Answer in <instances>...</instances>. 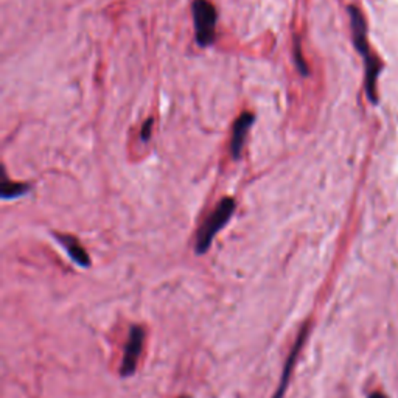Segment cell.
<instances>
[{
	"label": "cell",
	"mask_w": 398,
	"mask_h": 398,
	"mask_svg": "<svg viewBox=\"0 0 398 398\" xmlns=\"http://www.w3.org/2000/svg\"><path fill=\"white\" fill-rule=\"evenodd\" d=\"M182 398H189V397H182Z\"/></svg>",
	"instance_id": "cell-12"
},
{
	"label": "cell",
	"mask_w": 398,
	"mask_h": 398,
	"mask_svg": "<svg viewBox=\"0 0 398 398\" xmlns=\"http://www.w3.org/2000/svg\"><path fill=\"white\" fill-rule=\"evenodd\" d=\"M372 398H384V397H381V395H373Z\"/></svg>",
	"instance_id": "cell-11"
},
{
	"label": "cell",
	"mask_w": 398,
	"mask_h": 398,
	"mask_svg": "<svg viewBox=\"0 0 398 398\" xmlns=\"http://www.w3.org/2000/svg\"><path fill=\"white\" fill-rule=\"evenodd\" d=\"M254 122H255V117L252 114H249V112H245V114H241L235 120L234 131H232V140H230V153H232L234 159L241 158V151H243V148H245L247 133L254 124Z\"/></svg>",
	"instance_id": "cell-5"
},
{
	"label": "cell",
	"mask_w": 398,
	"mask_h": 398,
	"mask_svg": "<svg viewBox=\"0 0 398 398\" xmlns=\"http://www.w3.org/2000/svg\"><path fill=\"white\" fill-rule=\"evenodd\" d=\"M56 240H58L59 245L66 249V252L68 254V257L73 260V263H77L81 267L91 266L89 254L84 251V247L79 245V241L77 238L68 235H56Z\"/></svg>",
	"instance_id": "cell-7"
},
{
	"label": "cell",
	"mask_w": 398,
	"mask_h": 398,
	"mask_svg": "<svg viewBox=\"0 0 398 398\" xmlns=\"http://www.w3.org/2000/svg\"><path fill=\"white\" fill-rule=\"evenodd\" d=\"M143 341H145V332H143L142 327L134 325L131 328L126 345H124L122 369H120V373L123 377H129L135 372L137 364H139V358L142 354Z\"/></svg>",
	"instance_id": "cell-3"
},
{
	"label": "cell",
	"mask_w": 398,
	"mask_h": 398,
	"mask_svg": "<svg viewBox=\"0 0 398 398\" xmlns=\"http://www.w3.org/2000/svg\"><path fill=\"white\" fill-rule=\"evenodd\" d=\"M30 191L28 184L22 182H11V180L5 179L2 182V189H0V195L5 201H10V199H17L23 195H27Z\"/></svg>",
	"instance_id": "cell-8"
},
{
	"label": "cell",
	"mask_w": 398,
	"mask_h": 398,
	"mask_svg": "<svg viewBox=\"0 0 398 398\" xmlns=\"http://www.w3.org/2000/svg\"><path fill=\"white\" fill-rule=\"evenodd\" d=\"M235 207L236 204L232 198H224L218 202L215 210L211 211L207 216V220L202 222V226L198 230L196 246H195L198 255H204L209 251L218 232H220V230L229 222L230 218H232Z\"/></svg>",
	"instance_id": "cell-1"
},
{
	"label": "cell",
	"mask_w": 398,
	"mask_h": 398,
	"mask_svg": "<svg viewBox=\"0 0 398 398\" xmlns=\"http://www.w3.org/2000/svg\"><path fill=\"white\" fill-rule=\"evenodd\" d=\"M292 55H294V62H296V67H297L298 73H301L302 77H308L310 72H308L307 62H305L303 56H302V52H301V42L297 41V37L294 39V52H292Z\"/></svg>",
	"instance_id": "cell-9"
},
{
	"label": "cell",
	"mask_w": 398,
	"mask_h": 398,
	"mask_svg": "<svg viewBox=\"0 0 398 398\" xmlns=\"http://www.w3.org/2000/svg\"><path fill=\"white\" fill-rule=\"evenodd\" d=\"M350 16H352V28H353V37H354V44L361 53L364 55L366 59V66H367V91H369V95L372 97L375 91H373V84H375V77L377 72L372 68L370 59H369V46H367L366 41V27L363 22V17H361L359 11L357 8H350Z\"/></svg>",
	"instance_id": "cell-4"
},
{
	"label": "cell",
	"mask_w": 398,
	"mask_h": 398,
	"mask_svg": "<svg viewBox=\"0 0 398 398\" xmlns=\"http://www.w3.org/2000/svg\"><path fill=\"white\" fill-rule=\"evenodd\" d=\"M307 333H308V327L305 325V327L302 328V332L298 333V338H297V341H296L294 347L291 348L290 357H288V359H286V364H285V369H283L282 379H280L278 389H277V392H276V395H274L272 398H283L285 390H286V388H288V379H290V377H291L292 367H294L296 359H297V354L301 353V348H302V345H303V342H305V339H307Z\"/></svg>",
	"instance_id": "cell-6"
},
{
	"label": "cell",
	"mask_w": 398,
	"mask_h": 398,
	"mask_svg": "<svg viewBox=\"0 0 398 398\" xmlns=\"http://www.w3.org/2000/svg\"><path fill=\"white\" fill-rule=\"evenodd\" d=\"M195 37L199 47L214 46L216 39V10L209 0H195L191 6Z\"/></svg>",
	"instance_id": "cell-2"
},
{
	"label": "cell",
	"mask_w": 398,
	"mask_h": 398,
	"mask_svg": "<svg viewBox=\"0 0 398 398\" xmlns=\"http://www.w3.org/2000/svg\"><path fill=\"white\" fill-rule=\"evenodd\" d=\"M153 126H154V120L153 118H148V120L143 123L142 131H140V140L142 142H148L151 139V134H153Z\"/></svg>",
	"instance_id": "cell-10"
}]
</instances>
